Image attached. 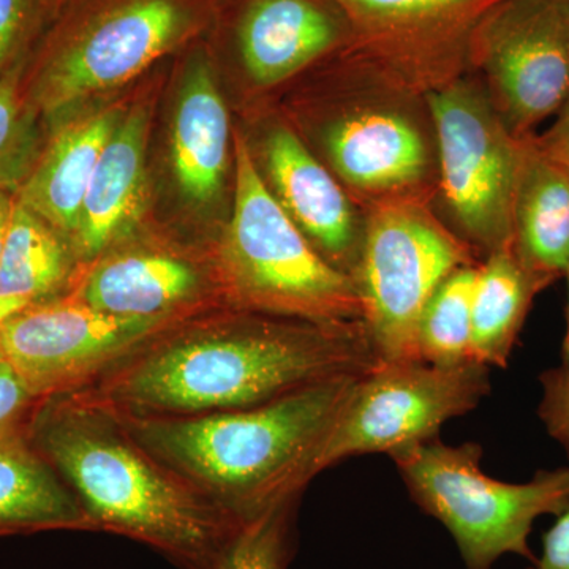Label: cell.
Returning a JSON list of instances; mask_svg holds the SVG:
<instances>
[{"instance_id": "13", "label": "cell", "mask_w": 569, "mask_h": 569, "mask_svg": "<svg viewBox=\"0 0 569 569\" xmlns=\"http://www.w3.org/2000/svg\"><path fill=\"white\" fill-rule=\"evenodd\" d=\"M500 0H337L351 47L415 91L447 88L470 73L478 26Z\"/></svg>"}, {"instance_id": "25", "label": "cell", "mask_w": 569, "mask_h": 569, "mask_svg": "<svg viewBox=\"0 0 569 569\" xmlns=\"http://www.w3.org/2000/svg\"><path fill=\"white\" fill-rule=\"evenodd\" d=\"M24 67L0 78V189L17 194L39 159L41 122L22 97Z\"/></svg>"}, {"instance_id": "24", "label": "cell", "mask_w": 569, "mask_h": 569, "mask_svg": "<svg viewBox=\"0 0 569 569\" xmlns=\"http://www.w3.org/2000/svg\"><path fill=\"white\" fill-rule=\"evenodd\" d=\"M478 264L452 272L427 302L418 328L422 362L456 367L471 361V299Z\"/></svg>"}, {"instance_id": "32", "label": "cell", "mask_w": 569, "mask_h": 569, "mask_svg": "<svg viewBox=\"0 0 569 569\" xmlns=\"http://www.w3.org/2000/svg\"><path fill=\"white\" fill-rule=\"evenodd\" d=\"M14 193L0 189V257L6 244L7 231H9L11 212H13Z\"/></svg>"}, {"instance_id": "33", "label": "cell", "mask_w": 569, "mask_h": 569, "mask_svg": "<svg viewBox=\"0 0 569 569\" xmlns=\"http://www.w3.org/2000/svg\"><path fill=\"white\" fill-rule=\"evenodd\" d=\"M31 305H33V302L29 301V299L17 298V296H13V298H0V325H2L7 318L14 316V313L20 312L21 309Z\"/></svg>"}, {"instance_id": "31", "label": "cell", "mask_w": 569, "mask_h": 569, "mask_svg": "<svg viewBox=\"0 0 569 569\" xmlns=\"http://www.w3.org/2000/svg\"><path fill=\"white\" fill-rule=\"evenodd\" d=\"M537 138L550 156L569 167V97L560 111L553 116L546 132L537 134Z\"/></svg>"}, {"instance_id": "2", "label": "cell", "mask_w": 569, "mask_h": 569, "mask_svg": "<svg viewBox=\"0 0 569 569\" xmlns=\"http://www.w3.org/2000/svg\"><path fill=\"white\" fill-rule=\"evenodd\" d=\"M29 438L96 531L151 546L182 569H219L242 529L146 451L111 410L74 392L44 400Z\"/></svg>"}, {"instance_id": "7", "label": "cell", "mask_w": 569, "mask_h": 569, "mask_svg": "<svg viewBox=\"0 0 569 569\" xmlns=\"http://www.w3.org/2000/svg\"><path fill=\"white\" fill-rule=\"evenodd\" d=\"M410 497L455 539L467 569H492L501 557L533 561L529 538L542 516L569 507V468L538 471L527 482L490 478L481 445L440 438L391 456Z\"/></svg>"}, {"instance_id": "20", "label": "cell", "mask_w": 569, "mask_h": 569, "mask_svg": "<svg viewBox=\"0 0 569 569\" xmlns=\"http://www.w3.org/2000/svg\"><path fill=\"white\" fill-rule=\"evenodd\" d=\"M123 111L122 104H111L56 126L31 173L14 194L21 204L56 228L70 246L93 170Z\"/></svg>"}, {"instance_id": "10", "label": "cell", "mask_w": 569, "mask_h": 569, "mask_svg": "<svg viewBox=\"0 0 569 569\" xmlns=\"http://www.w3.org/2000/svg\"><path fill=\"white\" fill-rule=\"evenodd\" d=\"M489 392V367L479 362H380L356 380L313 456L310 479L346 459L391 458L436 440L441 427L475 410Z\"/></svg>"}, {"instance_id": "26", "label": "cell", "mask_w": 569, "mask_h": 569, "mask_svg": "<svg viewBox=\"0 0 569 569\" xmlns=\"http://www.w3.org/2000/svg\"><path fill=\"white\" fill-rule=\"evenodd\" d=\"M296 498L280 501L242 526L219 569H287L293 550Z\"/></svg>"}, {"instance_id": "8", "label": "cell", "mask_w": 569, "mask_h": 569, "mask_svg": "<svg viewBox=\"0 0 569 569\" xmlns=\"http://www.w3.org/2000/svg\"><path fill=\"white\" fill-rule=\"evenodd\" d=\"M427 100L437 134L433 209L475 257L485 260L511 246L523 138L511 133L471 71Z\"/></svg>"}, {"instance_id": "9", "label": "cell", "mask_w": 569, "mask_h": 569, "mask_svg": "<svg viewBox=\"0 0 569 569\" xmlns=\"http://www.w3.org/2000/svg\"><path fill=\"white\" fill-rule=\"evenodd\" d=\"M353 277L370 339L381 362L421 361L418 328L447 277L479 260L432 204L396 203L366 212Z\"/></svg>"}, {"instance_id": "4", "label": "cell", "mask_w": 569, "mask_h": 569, "mask_svg": "<svg viewBox=\"0 0 569 569\" xmlns=\"http://www.w3.org/2000/svg\"><path fill=\"white\" fill-rule=\"evenodd\" d=\"M358 378L323 381L244 410L192 417L111 411L153 458L246 526L302 492L313 456Z\"/></svg>"}, {"instance_id": "30", "label": "cell", "mask_w": 569, "mask_h": 569, "mask_svg": "<svg viewBox=\"0 0 569 569\" xmlns=\"http://www.w3.org/2000/svg\"><path fill=\"white\" fill-rule=\"evenodd\" d=\"M556 518L542 538L541 556L527 569H569V507Z\"/></svg>"}, {"instance_id": "17", "label": "cell", "mask_w": 569, "mask_h": 569, "mask_svg": "<svg viewBox=\"0 0 569 569\" xmlns=\"http://www.w3.org/2000/svg\"><path fill=\"white\" fill-rule=\"evenodd\" d=\"M170 129L176 186L197 209L219 203L234 164V132L220 91L217 59L204 39L186 51Z\"/></svg>"}, {"instance_id": "6", "label": "cell", "mask_w": 569, "mask_h": 569, "mask_svg": "<svg viewBox=\"0 0 569 569\" xmlns=\"http://www.w3.org/2000/svg\"><path fill=\"white\" fill-rule=\"evenodd\" d=\"M213 266L224 307L321 323L362 320L355 280L280 208L242 132H234L233 208Z\"/></svg>"}, {"instance_id": "12", "label": "cell", "mask_w": 569, "mask_h": 569, "mask_svg": "<svg viewBox=\"0 0 569 569\" xmlns=\"http://www.w3.org/2000/svg\"><path fill=\"white\" fill-rule=\"evenodd\" d=\"M174 321L99 312L67 293L21 309L0 325V356L40 399L88 383Z\"/></svg>"}, {"instance_id": "21", "label": "cell", "mask_w": 569, "mask_h": 569, "mask_svg": "<svg viewBox=\"0 0 569 569\" xmlns=\"http://www.w3.org/2000/svg\"><path fill=\"white\" fill-rule=\"evenodd\" d=\"M61 530L96 531V527L31 440L0 447V538Z\"/></svg>"}, {"instance_id": "3", "label": "cell", "mask_w": 569, "mask_h": 569, "mask_svg": "<svg viewBox=\"0 0 569 569\" xmlns=\"http://www.w3.org/2000/svg\"><path fill=\"white\" fill-rule=\"evenodd\" d=\"M277 110L362 211L433 206L437 134L427 96L353 47L288 86Z\"/></svg>"}, {"instance_id": "15", "label": "cell", "mask_w": 569, "mask_h": 569, "mask_svg": "<svg viewBox=\"0 0 569 569\" xmlns=\"http://www.w3.org/2000/svg\"><path fill=\"white\" fill-rule=\"evenodd\" d=\"M244 137L258 173L280 208L329 264L353 279L367 213L277 108H263L254 132Z\"/></svg>"}, {"instance_id": "5", "label": "cell", "mask_w": 569, "mask_h": 569, "mask_svg": "<svg viewBox=\"0 0 569 569\" xmlns=\"http://www.w3.org/2000/svg\"><path fill=\"white\" fill-rule=\"evenodd\" d=\"M220 0H63L22 73L24 102L44 126L137 80L211 31Z\"/></svg>"}, {"instance_id": "36", "label": "cell", "mask_w": 569, "mask_h": 569, "mask_svg": "<svg viewBox=\"0 0 569 569\" xmlns=\"http://www.w3.org/2000/svg\"><path fill=\"white\" fill-rule=\"evenodd\" d=\"M569 468V467H568Z\"/></svg>"}, {"instance_id": "23", "label": "cell", "mask_w": 569, "mask_h": 569, "mask_svg": "<svg viewBox=\"0 0 569 569\" xmlns=\"http://www.w3.org/2000/svg\"><path fill=\"white\" fill-rule=\"evenodd\" d=\"M73 247L39 213L14 197L0 257V298H26L33 305L63 296L74 283Z\"/></svg>"}, {"instance_id": "14", "label": "cell", "mask_w": 569, "mask_h": 569, "mask_svg": "<svg viewBox=\"0 0 569 569\" xmlns=\"http://www.w3.org/2000/svg\"><path fill=\"white\" fill-rule=\"evenodd\" d=\"M206 41L250 91L269 93L350 48L353 31L337 0H220Z\"/></svg>"}, {"instance_id": "18", "label": "cell", "mask_w": 569, "mask_h": 569, "mask_svg": "<svg viewBox=\"0 0 569 569\" xmlns=\"http://www.w3.org/2000/svg\"><path fill=\"white\" fill-rule=\"evenodd\" d=\"M149 104L126 107L100 153L71 247L81 260L93 261L138 219L146 194V144Z\"/></svg>"}, {"instance_id": "34", "label": "cell", "mask_w": 569, "mask_h": 569, "mask_svg": "<svg viewBox=\"0 0 569 569\" xmlns=\"http://www.w3.org/2000/svg\"><path fill=\"white\" fill-rule=\"evenodd\" d=\"M565 279L568 280V306H567V329H565L563 347H561V358H569V264Z\"/></svg>"}, {"instance_id": "27", "label": "cell", "mask_w": 569, "mask_h": 569, "mask_svg": "<svg viewBox=\"0 0 569 569\" xmlns=\"http://www.w3.org/2000/svg\"><path fill=\"white\" fill-rule=\"evenodd\" d=\"M63 0H0V78L28 66Z\"/></svg>"}, {"instance_id": "22", "label": "cell", "mask_w": 569, "mask_h": 569, "mask_svg": "<svg viewBox=\"0 0 569 569\" xmlns=\"http://www.w3.org/2000/svg\"><path fill=\"white\" fill-rule=\"evenodd\" d=\"M541 291L511 246L479 261L471 299V361L507 369L535 296Z\"/></svg>"}, {"instance_id": "16", "label": "cell", "mask_w": 569, "mask_h": 569, "mask_svg": "<svg viewBox=\"0 0 569 569\" xmlns=\"http://www.w3.org/2000/svg\"><path fill=\"white\" fill-rule=\"evenodd\" d=\"M93 261L69 295L108 316L178 321L212 310V295L223 305L216 272L182 254L129 249Z\"/></svg>"}, {"instance_id": "11", "label": "cell", "mask_w": 569, "mask_h": 569, "mask_svg": "<svg viewBox=\"0 0 569 569\" xmlns=\"http://www.w3.org/2000/svg\"><path fill=\"white\" fill-rule=\"evenodd\" d=\"M470 71L512 134H537L569 97V0H500L471 40Z\"/></svg>"}, {"instance_id": "29", "label": "cell", "mask_w": 569, "mask_h": 569, "mask_svg": "<svg viewBox=\"0 0 569 569\" xmlns=\"http://www.w3.org/2000/svg\"><path fill=\"white\" fill-rule=\"evenodd\" d=\"M542 397L538 415L546 430L569 458V358L541 376Z\"/></svg>"}, {"instance_id": "19", "label": "cell", "mask_w": 569, "mask_h": 569, "mask_svg": "<svg viewBox=\"0 0 569 569\" xmlns=\"http://www.w3.org/2000/svg\"><path fill=\"white\" fill-rule=\"evenodd\" d=\"M511 216L512 253L546 290L569 264V167L537 134L522 141Z\"/></svg>"}, {"instance_id": "1", "label": "cell", "mask_w": 569, "mask_h": 569, "mask_svg": "<svg viewBox=\"0 0 569 569\" xmlns=\"http://www.w3.org/2000/svg\"><path fill=\"white\" fill-rule=\"evenodd\" d=\"M380 362L362 320L219 307L164 326L70 392L133 417H192L263 406Z\"/></svg>"}, {"instance_id": "28", "label": "cell", "mask_w": 569, "mask_h": 569, "mask_svg": "<svg viewBox=\"0 0 569 569\" xmlns=\"http://www.w3.org/2000/svg\"><path fill=\"white\" fill-rule=\"evenodd\" d=\"M44 400L33 396L20 377L0 361V447L31 440L32 425Z\"/></svg>"}, {"instance_id": "35", "label": "cell", "mask_w": 569, "mask_h": 569, "mask_svg": "<svg viewBox=\"0 0 569 569\" xmlns=\"http://www.w3.org/2000/svg\"><path fill=\"white\" fill-rule=\"evenodd\" d=\"M0 361H2V356H0Z\"/></svg>"}]
</instances>
